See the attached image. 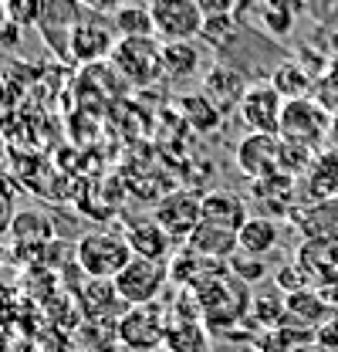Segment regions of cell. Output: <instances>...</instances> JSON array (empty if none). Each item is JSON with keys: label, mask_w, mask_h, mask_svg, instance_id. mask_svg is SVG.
<instances>
[{"label": "cell", "mask_w": 338, "mask_h": 352, "mask_svg": "<svg viewBox=\"0 0 338 352\" xmlns=\"http://www.w3.org/2000/svg\"><path fill=\"white\" fill-rule=\"evenodd\" d=\"M193 292H196V311L203 315L210 329H230L237 318H244L254 308L247 298V285L230 271L227 274L216 271L210 278H203Z\"/></svg>", "instance_id": "obj_1"}, {"label": "cell", "mask_w": 338, "mask_h": 352, "mask_svg": "<svg viewBox=\"0 0 338 352\" xmlns=\"http://www.w3.org/2000/svg\"><path fill=\"white\" fill-rule=\"evenodd\" d=\"M132 258L135 254L128 248L126 234L115 230H91L75 248V261L91 281H115Z\"/></svg>", "instance_id": "obj_2"}, {"label": "cell", "mask_w": 338, "mask_h": 352, "mask_svg": "<svg viewBox=\"0 0 338 352\" xmlns=\"http://www.w3.org/2000/svg\"><path fill=\"white\" fill-rule=\"evenodd\" d=\"M109 65L132 88L163 82V41L159 38H119Z\"/></svg>", "instance_id": "obj_3"}, {"label": "cell", "mask_w": 338, "mask_h": 352, "mask_svg": "<svg viewBox=\"0 0 338 352\" xmlns=\"http://www.w3.org/2000/svg\"><path fill=\"white\" fill-rule=\"evenodd\" d=\"M166 308L159 302L153 305H128L119 318H115V336L119 342L132 352H153L159 346H166V332H169Z\"/></svg>", "instance_id": "obj_4"}, {"label": "cell", "mask_w": 338, "mask_h": 352, "mask_svg": "<svg viewBox=\"0 0 338 352\" xmlns=\"http://www.w3.org/2000/svg\"><path fill=\"white\" fill-rule=\"evenodd\" d=\"M332 132V112L325 105H318L315 98H295L284 105V119H281V139L301 146L308 153H315Z\"/></svg>", "instance_id": "obj_5"}, {"label": "cell", "mask_w": 338, "mask_h": 352, "mask_svg": "<svg viewBox=\"0 0 338 352\" xmlns=\"http://www.w3.org/2000/svg\"><path fill=\"white\" fill-rule=\"evenodd\" d=\"M146 7H149V14H153L156 38L163 44L203 38L207 17H203V10L196 7V0H146Z\"/></svg>", "instance_id": "obj_6"}, {"label": "cell", "mask_w": 338, "mask_h": 352, "mask_svg": "<svg viewBox=\"0 0 338 352\" xmlns=\"http://www.w3.org/2000/svg\"><path fill=\"white\" fill-rule=\"evenodd\" d=\"M112 285H115V292L126 305H153L169 285V264L149 261V258H132Z\"/></svg>", "instance_id": "obj_7"}, {"label": "cell", "mask_w": 338, "mask_h": 352, "mask_svg": "<svg viewBox=\"0 0 338 352\" xmlns=\"http://www.w3.org/2000/svg\"><path fill=\"white\" fill-rule=\"evenodd\" d=\"M153 217L159 220V227L176 244H186L190 234L200 227V217H203V193H196V190H169V193H163L156 200Z\"/></svg>", "instance_id": "obj_8"}, {"label": "cell", "mask_w": 338, "mask_h": 352, "mask_svg": "<svg viewBox=\"0 0 338 352\" xmlns=\"http://www.w3.org/2000/svg\"><path fill=\"white\" fill-rule=\"evenodd\" d=\"M284 95L271 82H254L237 109L240 122L247 132H257V135H281V119H284Z\"/></svg>", "instance_id": "obj_9"}, {"label": "cell", "mask_w": 338, "mask_h": 352, "mask_svg": "<svg viewBox=\"0 0 338 352\" xmlns=\"http://www.w3.org/2000/svg\"><path fill=\"white\" fill-rule=\"evenodd\" d=\"M115 44H119L115 24L102 21V14H91V17L84 14L82 21L75 24L71 38H68V54H71L78 65L91 68V65H105V61L112 58Z\"/></svg>", "instance_id": "obj_10"}, {"label": "cell", "mask_w": 338, "mask_h": 352, "mask_svg": "<svg viewBox=\"0 0 338 352\" xmlns=\"http://www.w3.org/2000/svg\"><path fill=\"white\" fill-rule=\"evenodd\" d=\"M281 135H257V132H247L240 142H237V170L251 179H264V176H278L284 173L281 170Z\"/></svg>", "instance_id": "obj_11"}, {"label": "cell", "mask_w": 338, "mask_h": 352, "mask_svg": "<svg viewBox=\"0 0 338 352\" xmlns=\"http://www.w3.org/2000/svg\"><path fill=\"white\" fill-rule=\"evenodd\" d=\"M247 88H251V82L244 78V72H237L234 65H213L210 72L203 75V88L200 91L220 109V116H230V112L240 109Z\"/></svg>", "instance_id": "obj_12"}, {"label": "cell", "mask_w": 338, "mask_h": 352, "mask_svg": "<svg viewBox=\"0 0 338 352\" xmlns=\"http://www.w3.org/2000/svg\"><path fill=\"white\" fill-rule=\"evenodd\" d=\"M295 227L304 244H338V197H322L318 204L297 210Z\"/></svg>", "instance_id": "obj_13"}, {"label": "cell", "mask_w": 338, "mask_h": 352, "mask_svg": "<svg viewBox=\"0 0 338 352\" xmlns=\"http://www.w3.org/2000/svg\"><path fill=\"white\" fill-rule=\"evenodd\" d=\"M122 234H126L132 254H135V258H149V261H166L172 244H176L166 230L159 227L156 217H132Z\"/></svg>", "instance_id": "obj_14"}, {"label": "cell", "mask_w": 338, "mask_h": 352, "mask_svg": "<svg viewBox=\"0 0 338 352\" xmlns=\"http://www.w3.org/2000/svg\"><path fill=\"white\" fill-rule=\"evenodd\" d=\"M200 220L240 234V227L251 220V210H247L244 197H237L230 190H210V193H203V217Z\"/></svg>", "instance_id": "obj_15"}, {"label": "cell", "mask_w": 338, "mask_h": 352, "mask_svg": "<svg viewBox=\"0 0 338 352\" xmlns=\"http://www.w3.org/2000/svg\"><path fill=\"white\" fill-rule=\"evenodd\" d=\"M186 248H190L193 254H200V258H210V261H230V258L240 251V234L200 220V227L190 234Z\"/></svg>", "instance_id": "obj_16"}, {"label": "cell", "mask_w": 338, "mask_h": 352, "mask_svg": "<svg viewBox=\"0 0 338 352\" xmlns=\"http://www.w3.org/2000/svg\"><path fill=\"white\" fill-rule=\"evenodd\" d=\"M200 47L193 41H169L163 44V78L166 82H190L200 72Z\"/></svg>", "instance_id": "obj_17"}, {"label": "cell", "mask_w": 338, "mask_h": 352, "mask_svg": "<svg viewBox=\"0 0 338 352\" xmlns=\"http://www.w3.org/2000/svg\"><path fill=\"white\" fill-rule=\"evenodd\" d=\"M281 241V227L274 217H264V214H251V220L240 227V251L254 254V258H264L278 248Z\"/></svg>", "instance_id": "obj_18"}, {"label": "cell", "mask_w": 338, "mask_h": 352, "mask_svg": "<svg viewBox=\"0 0 338 352\" xmlns=\"http://www.w3.org/2000/svg\"><path fill=\"white\" fill-rule=\"evenodd\" d=\"M284 315L288 318H297L301 325H325L332 318V305L322 298V292L315 288H301L295 295H284Z\"/></svg>", "instance_id": "obj_19"}, {"label": "cell", "mask_w": 338, "mask_h": 352, "mask_svg": "<svg viewBox=\"0 0 338 352\" xmlns=\"http://www.w3.org/2000/svg\"><path fill=\"white\" fill-rule=\"evenodd\" d=\"M176 105H179V116L186 119V126H190V129H196V132H216L220 126H223V116H220V109L213 105L203 91L179 95V98H176Z\"/></svg>", "instance_id": "obj_20"}, {"label": "cell", "mask_w": 338, "mask_h": 352, "mask_svg": "<svg viewBox=\"0 0 338 352\" xmlns=\"http://www.w3.org/2000/svg\"><path fill=\"white\" fill-rule=\"evenodd\" d=\"M166 349L169 352H210V336H207V325H203L200 318L169 322Z\"/></svg>", "instance_id": "obj_21"}, {"label": "cell", "mask_w": 338, "mask_h": 352, "mask_svg": "<svg viewBox=\"0 0 338 352\" xmlns=\"http://www.w3.org/2000/svg\"><path fill=\"white\" fill-rule=\"evenodd\" d=\"M112 24H115V34L119 38H156V28H153V14L149 7L142 3H126L112 14Z\"/></svg>", "instance_id": "obj_22"}, {"label": "cell", "mask_w": 338, "mask_h": 352, "mask_svg": "<svg viewBox=\"0 0 338 352\" xmlns=\"http://www.w3.org/2000/svg\"><path fill=\"white\" fill-rule=\"evenodd\" d=\"M297 14H301V0H260V24L271 34H291Z\"/></svg>", "instance_id": "obj_23"}, {"label": "cell", "mask_w": 338, "mask_h": 352, "mask_svg": "<svg viewBox=\"0 0 338 352\" xmlns=\"http://www.w3.org/2000/svg\"><path fill=\"white\" fill-rule=\"evenodd\" d=\"M271 85L284 95V102H295V98H308L311 91V75L297 65V61H281L271 75Z\"/></svg>", "instance_id": "obj_24"}, {"label": "cell", "mask_w": 338, "mask_h": 352, "mask_svg": "<svg viewBox=\"0 0 338 352\" xmlns=\"http://www.w3.org/2000/svg\"><path fill=\"white\" fill-rule=\"evenodd\" d=\"M10 237L21 244V248H27L31 244V237H38V244H47L51 237H54V223L51 217H44V214H17L14 223H10Z\"/></svg>", "instance_id": "obj_25"}, {"label": "cell", "mask_w": 338, "mask_h": 352, "mask_svg": "<svg viewBox=\"0 0 338 352\" xmlns=\"http://www.w3.org/2000/svg\"><path fill=\"white\" fill-rule=\"evenodd\" d=\"M3 14L17 28H34V24H41L44 0H3Z\"/></svg>", "instance_id": "obj_26"}, {"label": "cell", "mask_w": 338, "mask_h": 352, "mask_svg": "<svg viewBox=\"0 0 338 352\" xmlns=\"http://www.w3.org/2000/svg\"><path fill=\"white\" fill-rule=\"evenodd\" d=\"M227 264H230V274H237L244 285L264 281V278H267V264L260 261V258H254V254H244V251H237Z\"/></svg>", "instance_id": "obj_27"}, {"label": "cell", "mask_w": 338, "mask_h": 352, "mask_svg": "<svg viewBox=\"0 0 338 352\" xmlns=\"http://www.w3.org/2000/svg\"><path fill=\"white\" fill-rule=\"evenodd\" d=\"M230 28H234V17H210L207 28H203V38H207L213 47H220V44L230 38Z\"/></svg>", "instance_id": "obj_28"}, {"label": "cell", "mask_w": 338, "mask_h": 352, "mask_svg": "<svg viewBox=\"0 0 338 352\" xmlns=\"http://www.w3.org/2000/svg\"><path fill=\"white\" fill-rule=\"evenodd\" d=\"M196 7L203 10V17H234V10L240 7V0H196Z\"/></svg>", "instance_id": "obj_29"}, {"label": "cell", "mask_w": 338, "mask_h": 352, "mask_svg": "<svg viewBox=\"0 0 338 352\" xmlns=\"http://www.w3.org/2000/svg\"><path fill=\"white\" fill-rule=\"evenodd\" d=\"M315 342L325 352H338V318H328L325 325L315 329Z\"/></svg>", "instance_id": "obj_30"}, {"label": "cell", "mask_w": 338, "mask_h": 352, "mask_svg": "<svg viewBox=\"0 0 338 352\" xmlns=\"http://www.w3.org/2000/svg\"><path fill=\"white\" fill-rule=\"evenodd\" d=\"M82 3H88L95 14H105V10H119V7H126V0H82Z\"/></svg>", "instance_id": "obj_31"}, {"label": "cell", "mask_w": 338, "mask_h": 352, "mask_svg": "<svg viewBox=\"0 0 338 352\" xmlns=\"http://www.w3.org/2000/svg\"><path fill=\"white\" fill-rule=\"evenodd\" d=\"M10 223H14V217H10V207H7V200L0 197V234H3V230H10Z\"/></svg>", "instance_id": "obj_32"}, {"label": "cell", "mask_w": 338, "mask_h": 352, "mask_svg": "<svg viewBox=\"0 0 338 352\" xmlns=\"http://www.w3.org/2000/svg\"><path fill=\"white\" fill-rule=\"evenodd\" d=\"M328 292H332V295H335V298H332V302H335V305H338V285H335V288H328Z\"/></svg>", "instance_id": "obj_33"}, {"label": "cell", "mask_w": 338, "mask_h": 352, "mask_svg": "<svg viewBox=\"0 0 338 352\" xmlns=\"http://www.w3.org/2000/svg\"><path fill=\"white\" fill-rule=\"evenodd\" d=\"M3 258H7V251H3V248H0V264H3Z\"/></svg>", "instance_id": "obj_34"}]
</instances>
